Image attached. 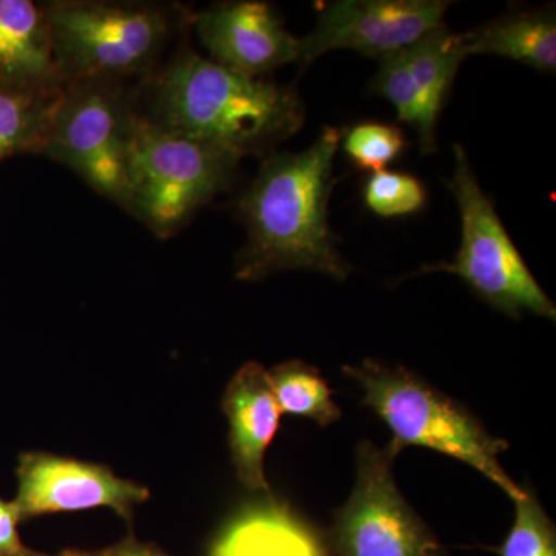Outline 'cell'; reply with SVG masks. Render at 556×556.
<instances>
[{"label": "cell", "mask_w": 556, "mask_h": 556, "mask_svg": "<svg viewBox=\"0 0 556 556\" xmlns=\"http://www.w3.org/2000/svg\"><path fill=\"white\" fill-rule=\"evenodd\" d=\"M16 477L13 504L21 521L109 507L130 525L135 507L150 497L148 486L116 477L102 464L47 452L22 453Z\"/></svg>", "instance_id": "8fae6325"}, {"label": "cell", "mask_w": 556, "mask_h": 556, "mask_svg": "<svg viewBox=\"0 0 556 556\" xmlns=\"http://www.w3.org/2000/svg\"><path fill=\"white\" fill-rule=\"evenodd\" d=\"M466 56L492 54L508 58L554 73L556 68V17L554 10H515L485 22L468 33H459Z\"/></svg>", "instance_id": "2e32d148"}, {"label": "cell", "mask_w": 556, "mask_h": 556, "mask_svg": "<svg viewBox=\"0 0 556 556\" xmlns=\"http://www.w3.org/2000/svg\"><path fill=\"white\" fill-rule=\"evenodd\" d=\"M0 87L22 91L64 89L46 7L31 0H0Z\"/></svg>", "instance_id": "9a60e30c"}, {"label": "cell", "mask_w": 556, "mask_h": 556, "mask_svg": "<svg viewBox=\"0 0 556 556\" xmlns=\"http://www.w3.org/2000/svg\"><path fill=\"white\" fill-rule=\"evenodd\" d=\"M396 455L364 441L353 493L336 511L329 546L338 556H448L399 492Z\"/></svg>", "instance_id": "ba28073f"}, {"label": "cell", "mask_w": 556, "mask_h": 556, "mask_svg": "<svg viewBox=\"0 0 556 556\" xmlns=\"http://www.w3.org/2000/svg\"><path fill=\"white\" fill-rule=\"evenodd\" d=\"M144 116L161 129L244 156L270 155L305 124L291 86L249 78L186 50L150 83Z\"/></svg>", "instance_id": "7a4b0ae2"}, {"label": "cell", "mask_w": 556, "mask_h": 556, "mask_svg": "<svg viewBox=\"0 0 556 556\" xmlns=\"http://www.w3.org/2000/svg\"><path fill=\"white\" fill-rule=\"evenodd\" d=\"M268 376L281 415L305 417L321 427L331 426L342 416L332 401L327 380L316 367L289 361L270 369Z\"/></svg>", "instance_id": "ac0fdd59"}, {"label": "cell", "mask_w": 556, "mask_h": 556, "mask_svg": "<svg viewBox=\"0 0 556 556\" xmlns=\"http://www.w3.org/2000/svg\"><path fill=\"white\" fill-rule=\"evenodd\" d=\"M450 5L444 0L329 2L318 14L314 30L299 39L298 62L309 65L334 50L382 60L441 27Z\"/></svg>", "instance_id": "9c48e42d"}, {"label": "cell", "mask_w": 556, "mask_h": 556, "mask_svg": "<svg viewBox=\"0 0 556 556\" xmlns=\"http://www.w3.org/2000/svg\"><path fill=\"white\" fill-rule=\"evenodd\" d=\"M56 556H169L155 544L142 543L134 535L124 538L113 546L100 551H80V548H65Z\"/></svg>", "instance_id": "603a6c76"}, {"label": "cell", "mask_w": 556, "mask_h": 556, "mask_svg": "<svg viewBox=\"0 0 556 556\" xmlns=\"http://www.w3.org/2000/svg\"><path fill=\"white\" fill-rule=\"evenodd\" d=\"M135 118L121 79L75 80L62 91L38 155L65 164L123 206Z\"/></svg>", "instance_id": "52a82bcc"}, {"label": "cell", "mask_w": 556, "mask_h": 556, "mask_svg": "<svg viewBox=\"0 0 556 556\" xmlns=\"http://www.w3.org/2000/svg\"><path fill=\"white\" fill-rule=\"evenodd\" d=\"M208 556H331L327 541L289 504L266 493L218 530Z\"/></svg>", "instance_id": "5bb4252c"}, {"label": "cell", "mask_w": 556, "mask_h": 556, "mask_svg": "<svg viewBox=\"0 0 556 556\" xmlns=\"http://www.w3.org/2000/svg\"><path fill=\"white\" fill-rule=\"evenodd\" d=\"M459 33L447 25L380 60L372 91L394 105L397 118L416 130L420 152H437L438 121L466 60Z\"/></svg>", "instance_id": "30bf717a"}, {"label": "cell", "mask_w": 556, "mask_h": 556, "mask_svg": "<svg viewBox=\"0 0 556 556\" xmlns=\"http://www.w3.org/2000/svg\"><path fill=\"white\" fill-rule=\"evenodd\" d=\"M455 170L445 185L460 214V247L452 263H438L417 274H455L490 306L519 318L525 314L556 320L555 303L540 287L508 237L492 201L471 169L466 149L453 146Z\"/></svg>", "instance_id": "8992f818"}, {"label": "cell", "mask_w": 556, "mask_h": 556, "mask_svg": "<svg viewBox=\"0 0 556 556\" xmlns=\"http://www.w3.org/2000/svg\"><path fill=\"white\" fill-rule=\"evenodd\" d=\"M515 503V521L503 546L492 548L500 556H556V530L535 493L525 489Z\"/></svg>", "instance_id": "d6986e66"}, {"label": "cell", "mask_w": 556, "mask_h": 556, "mask_svg": "<svg viewBox=\"0 0 556 556\" xmlns=\"http://www.w3.org/2000/svg\"><path fill=\"white\" fill-rule=\"evenodd\" d=\"M62 91L0 87V160L13 153H39Z\"/></svg>", "instance_id": "e0dca14e"}, {"label": "cell", "mask_w": 556, "mask_h": 556, "mask_svg": "<svg viewBox=\"0 0 556 556\" xmlns=\"http://www.w3.org/2000/svg\"><path fill=\"white\" fill-rule=\"evenodd\" d=\"M239 163L232 153L161 129L137 110L123 207L169 239L232 185Z\"/></svg>", "instance_id": "277c9868"}, {"label": "cell", "mask_w": 556, "mask_h": 556, "mask_svg": "<svg viewBox=\"0 0 556 556\" xmlns=\"http://www.w3.org/2000/svg\"><path fill=\"white\" fill-rule=\"evenodd\" d=\"M343 372L356 380L364 393V404L390 428L388 444L393 455L416 445L442 453L481 471L495 482L511 501L525 495L500 463L508 448L507 441L493 438L478 417L455 399L431 387L404 367H390L367 358L356 367L346 365Z\"/></svg>", "instance_id": "3957f363"}, {"label": "cell", "mask_w": 556, "mask_h": 556, "mask_svg": "<svg viewBox=\"0 0 556 556\" xmlns=\"http://www.w3.org/2000/svg\"><path fill=\"white\" fill-rule=\"evenodd\" d=\"M20 522L13 501L0 496V556H51L25 546L17 529Z\"/></svg>", "instance_id": "7402d4cb"}, {"label": "cell", "mask_w": 556, "mask_h": 556, "mask_svg": "<svg viewBox=\"0 0 556 556\" xmlns=\"http://www.w3.org/2000/svg\"><path fill=\"white\" fill-rule=\"evenodd\" d=\"M364 200L369 211L379 217H407L426 206L427 190L412 175L380 170L368 178Z\"/></svg>", "instance_id": "ffe728a7"}, {"label": "cell", "mask_w": 556, "mask_h": 556, "mask_svg": "<svg viewBox=\"0 0 556 556\" xmlns=\"http://www.w3.org/2000/svg\"><path fill=\"white\" fill-rule=\"evenodd\" d=\"M211 61L249 78L299 61V38L258 0L218 2L190 16Z\"/></svg>", "instance_id": "7c38bea8"}, {"label": "cell", "mask_w": 556, "mask_h": 556, "mask_svg": "<svg viewBox=\"0 0 556 556\" xmlns=\"http://www.w3.org/2000/svg\"><path fill=\"white\" fill-rule=\"evenodd\" d=\"M404 131L382 123H362L351 127L343 139V150L357 169L372 174L386 169L388 164L407 148Z\"/></svg>", "instance_id": "44dd1931"}, {"label": "cell", "mask_w": 556, "mask_h": 556, "mask_svg": "<svg viewBox=\"0 0 556 556\" xmlns=\"http://www.w3.org/2000/svg\"><path fill=\"white\" fill-rule=\"evenodd\" d=\"M340 131L325 127L308 149L270 153L239 201L248 239L237 257V278L255 281L289 269L345 280L350 265L329 228Z\"/></svg>", "instance_id": "6da1fadb"}, {"label": "cell", "mask_w": 556, "mask_h": 556, "mask_svg": "<svg viewBox=\"0 0 556 556\" xmlns=\"http://www.w3.org/2000/svg\"><path fill=\"white\" fill-rule=\"evenodd\" d=\"M229 422V447L241 484L251 492L269 493L265 455L280 426L268 371L255 362L243 365L230 379L223 397Z\"/></svg>", "instance_id": "4fadbf2b"}, {"label": "cell", "mask_w": 556, "mask_h": 556, "mask_svg": "<svg viewBox=\"0 0 556 556\" xmlns=\"http://www.w3.org/2000/svg\"><path fill=\"white\" fill-rule=\"evenodd\" d=\"M62 83L124 79L146 72L172 31L170 10L155 3L78 2L46 5Z\"/></svg>", "instance_id": "5b68a950"}]
</instances>
